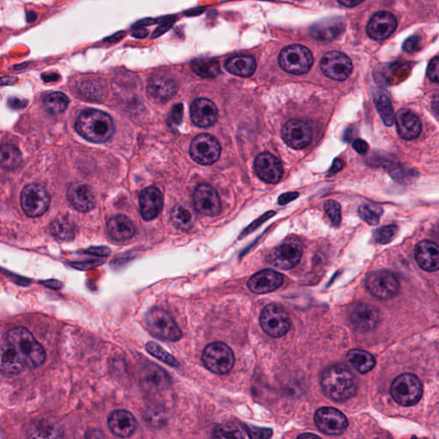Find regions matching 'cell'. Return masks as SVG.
<instances>
[{"label": "cell", "instance_id": "cell-1", "mask_svg": "<svg viewBox=\"0 0 439 439\" xmlns=\"http://www.w3.org/2000/svg\"><path fill=\"white\" fill-rule=\"evenodd\" d=\"M321 387L323 393L331 400L344 402L356 395L357 381L346 366L336 364L323 370Z\"/></svg>", "mask_w": 439, "mask_h": 439}, {"label": "cell", "instance_id": "cell-2", "mask_svg": "<svg viewBox=\"0 0 439 439\" xmlns=\"http://www.w3.org/2000/svg\"><path fill=\"white\" fill-rule=\"evenodd\" d=\"M75 129L89 142L102 143L114 132L113 118L104 111L96 109L82 111L75 121Z\"/></svg>", "mask_w": 439, "mask_h": 439}, {"label": "cell", "instance_id": "cell-3", "mask_svg": "<svg viewBox=\"0 0 439 439\" xmlns=\"http://www.w3.org/2000/svg\"><path fill=\"white\" fill-rule=\"evenodd\" d=\"M6 338L16 347L26 367L35 368L45 362V349L27 329L17 327L10 330Z\"/></svg>", "mask_w": 439, "mask_h": 439}, {"label": "cell", "instance_id": "cell-4", "mask_svg": "<svg viewBox=\"0 0 439 439\" xmlns=\"http://www.w3.org/2000/svg\"><path fill=\"white\" fill-rule=\"evenodd\" d=\"M147 330L157 339L175 343L181 339L182 332L174 319L163 309L153 308L146 313Z\"/></svg>", "mask_w": 439, "mask_h": 439}, {"label": "cell", "instance_id": "cell-5", "mask_svg": "<svg viewBox=\"0 0 439 439\" xmlns=\"http://www.w3.org/2000/svg\"><path fill=\"white\" fill-rule=\"evenodd\" d=\"M391 394L398 404L413 406L417 404L422 397L423 385L415 374L403 373L392 383Z\"/></svg>", "mask_w": 439, "mask_h": 439}, {"label": "cell", "instance_id": "cell-6", "mask_svg": "<svg viewBox=\"0 0 439 439\" xmlns=\"http://www.w3.org/2000/svg\"><path fill=\"white\" fill-rule=\"evenodd\" d=\"M203 364L211 373L225 375L235 366V355L228 345L222 343L208 344L201 355Z\"/></svg>", "mask_w": 439, "mask_h": 439}, {"label": "cell", "instance_id": "cell-7", "mask_svg": "<svg viewBox=\"0 0 439 439\" xmlns=\"http://www.w3.org/2000/svg\"><path fill=\"white\" fill-rule=\"evenodd\" d=\"M278 60L283 70L294 75L307 73L314 61L310 50L301 45H291L283 48Z\"/></svg>", "mask_w": 439, "mask_h": 439}, {"label": "cell", "instance_id": "cell-8", "mask_svg": "<svg viewBox=\"0 0 439 439\" xmlns=\"http://www.w3.org/2000/svg\"><path fill=\"white\" fill-rule=\"evenodd\" d=\"M260 325L262 330L269 337L279 338L289 332L291 319L289 313L282 305L269 304L261 313Z\"/></svg>", "mask_w": 439, "mask_h": 439}, {"label": "cell", "instance_id": "cell-9", "mask_svg": "<svg viewBox=\"0 0 439 439\" xmlns=\"http://www.w3.org/2000/svg\"><path fill=\"white\" fill-rule=\"evenodd\" d=\"M21 205L28 217H41L48 210L50 205L48 190L37 183L27 186L21 194Z\"/></svg>", "mask_w": 439, "mask_h": 439}, {"label": "cell", "instance_id": "cell-10", "mask_svg": "<svg viewBox=\"0 0 439 439\" xmlns=\"http://www.w3.org/2000/svg\"><path fill=\"white\" fill-rule=\"evenodd\" d=\"M221 145L215 136L200 134L192 140L190 147V157L201 165H212L219 159Z\"/></svg>", "mask_w": 439, "mask_h": 439}, {"label": "cell", "instance_id": "cell-11", "mask_svg": "<svg viewBox=\"0 0 439 439\" xmlns=\"http://www.w3.org/2000/svg\"><path fill=\"white\" fill-rule=\"evenodd\" d=\"M366 287L370 294L380 300H391L397 294L400 284L393 273L379 271L367 277Z\"/></svg>", "mask_w": 439, "mask_h": 439}, {"label": "cell", "instance_id": "cell-12", "mask_svg": "<svg viewBox=\"0 0 439 439\" xmlns=\"http://www.w3.org/2000/svg\"><path fill=\"white\" fill-rule=\"evenodd\" d=\"M379 311L373 305L356 303L349 309V325L358 332H368L375 329L380 322Z\"/></svg>", "mask_w": 439, "mask_h": 439}, {"label": "cell", "instance_id": "cell-13", "mask_svg": "<svg viewBox=\"0 0 439 439\" xmlns=\"http://www.w3.org/2000/svg\"><path fill=\"white\" fill-rule=\"evenodd\" d=\"M302 255H303V249L300 243L295 241H287L273 249L266 259L269 265L287 271L298 265Z\"/></svg>", "mask_w": 439, "mask_h": 439}, {"label": "cell", "instance_id": "cell-14", "mask_svg": "<svg viewBox=\"0 0 439 439\" xmlns=\"http://www.w3.org/2000/svg\"><path fill=\"white\" fill-rule=\"evenodd\" d=\"M320 67L327 78L334 81H344L352 71L351 60L343 53L332 51L322 57Z\"/></svg>", "mask_w": 439, "mask_h": 439}, {"label": "cell", "instance_id": "cell-15", "mask_svg": "<svg viewBox=\"0 0 439 439\" xmlns=\"http://www.w3.org/2000/svg\"><path fill=\"white\" fill-rule=\"evenodd\" d=\"M314 422L323 433L329 435H341L348 426L347 417L337 409L325 406L316 412Z\"/></svg>", "mask_w": 439, "mask_h": 439}, {"label": "cell", "instance_id": "cell-16", "mask_svg": "<svg viewBox=\"0 0 439 439\" xmlns=\"http://www.w3.org/2000/svg\"><path fill=\"white\" fill-rule=\"evenodd\" d=\"M282 136L287 145L294 150H301L310 145L312 131L307 121L291 120L284 125Z\"/></svg>", "mask_w": 439, "mask_h": 439}, {"label": "cell", "instance_id": "cell-17", "mask_svg": "<svg viewBox=\"0 0 439 439\" xmlns=\"http://www.w3.org/2000/svg\"><path fill=\"white\" fill-rule=\"evenodd\" d=\"M196 210L205 217H215L222 210L221 200L217 190L208 185L197 187L193 195Z\"/></svg>", "mask_w": 439, "mask_h": 439}, {"label": "cell", "instance_id": "cell-18", "mask_svg": "<svg viewBox=\"0 0 439 439\" xmlns=\"http://www.w3.org/2000/svg\"><path fill=\"white\" fill-rule=\"evenodd\" d=\"M25 367L26 365L16 347L3 338L0 343V373L8 377L17 376Z\"/></svg>", "mask_w": 439, "mask_h": 439}, {"label": "cell", "instance_id": "cell-19", "mask_svg": "<svg viewBox=\"0 0 439 439\" xmlns=\"http://www.w3.org/2000/svg\"><path fill=\"white\" fill-rule=\"evenodd\" d=\"M254 169L262 181L276 183L282 179L284 171L277 158L269 153H262L254 161Z\"/></svg>", "mask_w": 439, "mask_h": 439}, {"label": "cell", "instance_id": "cell-20", "mask_svg": "<svg viewBox=\"0 0 439 439\" xmlns=\"http://www.w3.org/2000/svg\"><path fill=\"white\" fill-rule=\"evenodd\" d=\"M397 27V20L393 14L379 12L373 15L367 25V34L375 41H384L394 33Z\"/></svg>", "mask_w": 439, "mask_h": 439}, {"label": "cell", "instance_id": "cell-21", "mask_svg": "<svg viewBox=\"0 0 439 439\" xmlns=\"http://www.w3.org/2000/svg\"><path fill=\"white\" fill-rule=\"evenodd\" d=\"M190 118L194 124L199 127H210L218 118L217 106L210 100L199 98L194 100L190 106Z\"/></svg>", "mask_w": 439, "mask_h": 439}, {"label": "cell", "instance_id": "cell-22", "mask_svg": "<svg viewBox=\"0 0 439 439\" xmlns=\"http://www.w3.org/2000/svg\"><path fill=\"white\" fill-rule=\"evenodd\" d=\"M283 277L272 269H265L251 276L247 286L251 292L262 294L273 292L282 285Z\"/></svg>", "mask_w": 439, "mask_h": 439}, {"label": "cell", "instance_id": "cell-23", "mask_svg": "<svg viewBox=\"0 0 439 439\" xmlns=\"http://www.w3.org/2000/svg\"><path fill=\"white\" fill-rule=\"evenodd\" d=\"M109 430L118 438H129L135 433L138 422L132 413L127 410H116L109 417Z\"/></svg>", "mask_w": 439, "mask_h": 439}, {"label": "cell", "instance_id": "cell-24", "mask_svg": "<svg viewBox=\"0 0 439 439\" xmlns=\"http://www.w3.org/2000/svg\"><path fill=\"white\" fill-rule=\"evenodd\" d=\"M68 199L73 206L81 212H88L95 207L96 199L91 187L87 183H71L68 189Z\"/></svg>", "mask_w": 439, "mask_h": 439}, {"label": "cell", "instance_id": "cell-25", "mask_svg": "<svg viewBox=\"0 0 439 439\" xmlns=\"http://www.w3.org/2000/svg\"><path fill=\"white\" fill-rule=\"evenodd\" d=\"M140 211L145 221H151L161 213L163 208V196L156 187H147L140 194Z\"/></svg>", "mask_w": 439, "mask_h": 439}, {"label": "cell", "instance_id": "cell-26", "mask_svg": "<svg viewBox=\"0 0 439 439\" xmlns=\"http://www.w3.org/2000/svg\"><path fill=\"white\" fill-rule=\"evenodd\" d=\"M415 256L420 267L428 272L437 271L439 268V249L438 244L430 240L417 244Z\"/></svg>", "mask_w": 439, "mask_h": 439}, {"label": "cell", "instance_id": "cell-27", "mask_svg": "<svg viewBox=\"0 0 439 439\" xmlns=\"http://www.w3.org/2000/svg\"><path fill=\"white\" fill-rule=\"evenodd\" d=\"M397 131L401 138L405 140H413L418 138L421 132L420 118L415 114L409 109H401L395 115Z\"/></svg>", "mask_w": 439, "mask_h": 439}, {"label": "cell", "instance_id": "cell-28", "mask_svg": "<svg viewBox=\"0 0 439 439\" xmlns=\"http://www.w3.org/2000/svg\"><path fill=\"white\" fill-rule=\"evenodd\" d=\"M147 93L154 99L165 102L171 99L177 92V86L171 78L165 75H156L150 78L147 85Z\"/></svg>", "mask_w": 439, "mask_h": 439}, {"label": "cell", "instance_id": "cell-29", "mask_svg": "<svg viewBox=\"0 0 439 439\" xmlns=\"http://www.w3.org/2000/svg\"><path fill=\"white\" fill-rule=\"evenodd\" d=\"M107 232L114 240L123 242L135 235V226L125 215H116L107 222Z\"/></svg>", "mask_w": 439, "mask_h": 439}, {"label": "cell", "instance_id": "cell-30", "mask_svg": "<svg viewBox=\"0 0 439 439\" xmlns=\"http://www.w3.org/2000/svg\"><path fill=\"white\" fill-rule=\"evenodd\" d=\"M225 67L229 73L239 77H251L257 68L256 61L253 57L240 55L232 57L226 63Z\"/></svg>", "mask_w": 439, "mask_h": 439}, {"label": "cell", "instance_id": "cell-31", "mask_svg": "<svg viewBox=\"0 0 439 439\" xmlns=\"http://www.w3.org/2000/svg\"><path fill=\"white\" fill-rule=\"evenodd\" d=\"M28 436L35 438H57L62 437L57 424L48 419H39L34 421L28 428Z\"/></svg>", "mask_w": 439, "mask_h": 439}, {"label": "cell", "instance_id": "cell-32", "mask_svg": "<svg viewBox=\"0 0 439 439\" xmlns=\"http://www.w3.org/2000/svg\"><path fill=\"white\" fill-rule=\"evenodd\" d=\"M171 220L176 228L182 231H188L195 224L196 217L192 208L179 204L172 208Z\"/></svg>", "mask_w": 439, "mask_h": 439}, {"label": "cell", "instance_id": "cell-33", "mask_svg": "<svg viewBox=\"0 0 439 439\" xmlns=\"http://www.w3.org/2000/svg\"><path fill=\"white\" fill-rule=\"evenodd\" d=\"M348 361L354 366V368L359 373H369L376 365V359L370 352L354 349L348 354Z\"/></svg>", "mask_w": 439, "mask_h": 439}, {"label": "cell", "instance_id": "cell-34", "mask_svg": "<svg viewBox=\"0 0 439 439\" xmlns=\"http://www.w3.org/2000/svg\"><path fill=\"white\" fill-rule=\"evenodd\" d=\"M374 103L385 125L391 127L394 124L395 114L388 93L384 91H377L374 95Z\"/></svg>", "mask_w": 439, "mask_h": 439}, {"label": "cell", "instance_id": "cell-35", "mask_svg": "<svg viewBox=\"0 0 439 439\" xmlns=\"http://www.w3.org/2000/svg\"><path fill=\"white\" fill-rule=\"evenodd\" d=\"M50 231L55 239L61 241H70L75 235V226L66 217L57 218L50 226Z\"/></svg>", "mask_w": 439, "mask_h": 439}, {"label": "cell", "instance_id": "cell-36", "mask_svg": "<svg viewBox=\"0 0 439 439\" xmlns=\"http://www.w3.org/2000/svg\"><path fill=\"white\" fill-rule=\"evenodd\" d=\"M21 163V154L16 146L3 145L0 146V168L13 170L19 167Z\"/></svg>", "mask_w": 439, "mask_h": 439}, {"label": "cell", "instance_id": "cell-37", "mask_svg": "<svg viewBox=\"0 0 439 439\" xmlns=\"http://www.w3.org/2000/svg\"><path fill=\"white\" fill-rule=\"evenodd\" d=\"M192 69L194 73L204 78H214L221 73V68L217 61L210 59L193 60Z\"/></svg>", "mask_w": 439, "mask_h": 439}, {"label": "cell", "instance_id": "cell-38", "mask_svg": "<svg viewBox=\"0 0 439 439\" xmlns=\"http://www.w3.org/2000/svg\"><path fill=\"white\" fill-rule=\"evenodd\" d=\"M215 438H248L244 427H241L235 423H225L215 427L212 433Z\"/></svg>", "mask_w": 439, "mask_h": 439}, {"label": "cell", "instance_id": "cell-39", "mask_svg": "<svg viewBox=\"0 0 439 439\" xmlns=\"http://www.w3.org/2000/svg\"><path fill=\"white\" fill-rule=\"evenodd\" d=\"M81 93L88 100H102L106 96L105 84L100 80L85 81L81 86Z\"/></svg>", "mask_w": 439, "mask_h": 439}, {"label": "cell", "instance_id": "cell-40", "mask_svg": "<svg viewBox=\"0 0 439 439\" xmlns=\"http://www.w3.org/2000/svg\"><path fill=\"white\" fill-rule=\"evenodd\" d=\"M44 103L50 113L60 114L67 109L69 99L63 93L55 92L46 97Z\"/></svg>", "mask_w": 439, "mask_h": 439}, {"label": "cell", "instance_id": "cell-41", "mask_svg": "<svg viewBox=\"0 0 439 439\" xmlns=\"http://www.w3.org/2000/svg\"><path fill=\"white\" fill-rule=\"evenodd\" d=\"M146 350L150 352L151 355L154 356L157 359H159L161 362L165 363L172 367H179V363L174 356H172L169 352L164 350L163 348L156 343L150 341V343L146 344Z\"/></svg>", "mask_w": 439, "mask_h": 439}, {"label": "cell", "instance_id": "cell-42", "mask_svg": "<svg viewBox=\"0 0 439 439\" xmlns=\"http://www.w3.org/2000/svg\"><path fill=\"white\" fill-rule=\"evenodd\" d=\"M382 213V208L374 205L364 204L359 208V217L363 221L372 226H375L379 222L380 215Z\"/></svg>", "mask_w": 439, "mask_h": 439}, {"label": "cell", "instance_id": "cell-43", "mask_svg": "<svg viewBox=\"0 0 439 439\" xmlns=\"http://www.w3.org/2000/svg\"><path fill=\"white\" fill-rule=\"evenodd\" d=\"M323 208L330 220L331 224L334 228H338L341 222V205L336 201L329 200L323 205Z\"/></svg>", "mask_w": 439, "mask_h": 439}, {"label": "cell", "instance_id": "cell-44", "mask_svg": "<svg viewBox=\"0 0 439 439\" xmlns=\"http://www.w3.org/2000/svg\"><path fill=\"white\" fill-rule=\"evenodd\" d=\"M398 233L397 226L390 225L383 226L375 233V240L377 243L386 244L391 242L395 238Z\"/></svg>", "mask_w": 439, "mask_h": 439}, {"label": "cell", "instance_id": "cell-45", "mask_svg": "<svg viewBox=\"0 0 439 439\" xmlns=\"http://www.w3.org/2000/svg\"><path fill=\"white\" fill-rule=\"evenodd\" d=\"M247 436L249 438H269L272 436V430L267 428H260L255 427H244Z\"/></svg>", "mask_w": 439, "mask_h": 439}, {"label": "cell", "instance_id": "cell-46", "mask_svg": "<svg viewBox=\"0 0 439 439\" xmlns=\"http://www.w3.org/2000/svg\"><path fill=\"white\" fill-rule=\"evenodd\" d=\"M183 118V105L182 104H177L170 111L169 114V117L168 118V124L170 127H176L181 123Z\"/></svg>", "mask_w": 439, "mask_h": 439}, {"label": "cell", "instance_id": "cell-47", "mask_svg": "<svg viewBox=\"0 0 439 439\" xmlns=\"http://www.w3.org/2000/svg\"><path fill=\"white\" fill-rule=\"evenodd\" d=\"M439 57L436 56L431 60L427 68V77L435 84L438 82Z\"/></svg>", "mask_w": 439, "mask_h": 439}, {"label": "cell", "instance_id": "cell-48", "mask_svg": "<svg viewBox=\"0 0 439 439\" xmlns=\"http://www.w3.org/2000/svg\"><path fill=\"white\" fill-rule=\"evenodd\" d=\"M164 420V417L163 413L158 411H150L149 413L147 412V416L145 417V420L147 422L151 423L154 424V427H159L161 424H163V420Z\"/></svg>", "mask_w": 439, "mask_h": 439}, {"label": "cell", "instance_id": "cell-49", "mask_svg": "<svg viewBox=\"0 0 439 439\" xmlns=\"http://www.w3.org/2000/svg\"><path fill=\"white\" fill-rule=\"evenodd\" d=\"M352 147L359 154H366L369 150L368 143L362 139H355L352 143Z\"/></svg>", "mask_w": 439, "mask_h": 439}, {"label": "cell", "instance_id": "cell-50", "mask_svg": "<svg viewBox=\"0 0 439 439\" xmlns=\"http://www.w3.org/2000/svg\"><path fill=\"white\" fill-rule=\"evenodd\" d=\"M174 24V21H167L165 23L161 25V26L156 28V30L154 32L153 38H157L163 35L165 32L170 30L172 24Z\"/></svg>", "mask_w": 439, "mask_h": 439}, {"label": "cell", "instance_id": "cell-51", "mask_svg": "<svg viewBox=\"0 0 439 439\" xmlns=\"http://www.w3.org/2000/svg\"><path fill=\"white\" fill-rule=\"evenodd\" d=\"M298 192H286L282 194V195L279 197L278 203L280 205H286L291 203V201L298 199Z\"/></svg>", "mask_w": 439, "mask_h": 439}, {"label": "cell", "instance_id": "cell-52", "mask_svg": "<svg viewBox=\"0 0 439 439\" xmlns=\"http://www.w3.org/2000/svg\"><path fill=\"white\" fill-rule=\"evenodd\" d=\"M276 215V212L271 211V212H268V213H266L265 215H262V217H261L260 218L257 220L256 222H253V224H251V226H250L249 228H248V229H247V230H249V231H248V233H249L250 231H253V230L256 229L257 226H260L262 222H265V221H267V220H269V218H271L273 217V215Z\"/></svg>", "mask_w": 439, "mask_h": 439}, {"label": "cell", "instance_id": "cell-53", "mask_svg": "<svg viewBox=\"0 0 439 439\" xmlns=\"http://www.w3.org/2000/svg\"><path fill=\"white\" fill-rule=\"evenodd\" d=\"M87 253L97 255V256L105 257L110 254V250L106 247H93L89 249Z\"/></svg>", "mask_w": 439, "mask_h": 439}, {"label": "cell", "instance_id": "cell-54", "mask_svg": "<svg viewBox=\"0 0 439 439\" xmlns=\"http://www.w3.org/2000/svg\"><path fill=\"white\" fill-rule=\"evenodd\" d=\"M8 105L13 109H21L26 107L27 102L24 100H20L17 98H10L9 100Z\"/></svg>", "mask_w": 439, "mask_h": 439}, {"label": "cell", "instance_id": "cell-55", "mask_svg": "<svg viewBox=\"0 0 439 439\" xmlns=\"http://www.w3.org/2000/svg\"><path fill=\"white\" fill-rule=\"evenodd\" d=\"M344 167V161L341 159L334 160L332 167L330 168V171L329 172L330 176H332L334 174H337L338 172H340L341 169Z\"/></svg>", "mask_w": 439, "mask_h": 439}, {"label": "cell", "instance_id": "cell-56", "mask_svg": "<svg viewBox=\"0 0 439 439\" xmlns=\"http://www.w3.org/2000/svg\"><path fill=\"white\" fill-rule=\"evenodd\" d=\"M364 1V0H338V2L346 7H355L359 5V3Z\"/></svg>", "mask_w": 439, "mask_h": 439}, {"label": "cell", "instance_id": "cell-57", "mask_svg": "<svg viewBox=\"0 0 439 439\" xmlns=\"http://www.w3.org/2000/svg\"><path fill=\"white\" fill-rule=\"evenodd\" d=\"M17 79L16 78L6 77L0 78V87L6 85H12L16 84Z\"/></svg>", "mask_w": 439, "mask_h": 439}, {"label": "cell", "instance_id": "cell-58", "mask_svg": "<svg viewBox=\"0 0 439 439\" xmlns=\"http://www.w3.org/2000/svg\"><path fill=\"white\" fill-rule=\"evenodd\" d=\"M147 31L142 27H136V30L133 32L132 35L136 38H145L147 37Z\"/></svg>", "mask_w": 439, "mask_h": 439}, {"label": "cell", "instance_id": "cell-59", "mask_svg": "<svg viewBox=\"0 0 439 439\" xmlns=\"http://www.w3.org/2000/svg\"><path fill=\"white\" fill-rule=\"evenodd\" d=\"M43 79H44L45 82H53V81H57V79H59V75L57 74H48V75H43Z\"/></svg>", "mask_w": 439, "mask_h": 439}, {"label": "cell", "instance_id": "cell-60", "mask_svg": "<svg viewBox=\"0 0 439 439\" xmlns=\"http://www.w3.org/2000/svg\"><path fill=\"white\" fill-rule=\"evenodd\" d=\"M298 438H319L318 436H316V435L315 434H304V435H301V436L298 437Z\"/></svg>", "mask_w": 439, "mask_h": 439}]
</instances>
